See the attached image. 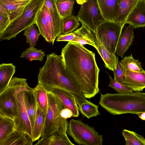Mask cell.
Here are the masks:
<instances>
[{
  "instance_id": "14",
  "label": "cell",
  "mask_w": 145,
  "mask_h": 145,
  "mask_svg": "<svg viewBox=\"0 0 145 145\" xmlns=\"http://www.w3.org/2000/svg\"><path fill=\"white\" fill-rule=\"evenodd\" d=\"M30 1L24 0H0V5L7 12L10 22L22 12Z\"/></svg>"
},
{
  "instance_id": "6",
  "label": "cell",
  "mask_w": 145,
  "mask_h": 145,
  "mask_svg": "<svg viewBox=\"0 0 145 145\" xmlns=\"http://www.w3.org/2000/svg\"><path fill=\"white\" fill-rule=\"evenodd\" d=\"M26 78L14 77L5 89L0 93V115L14 120L18 114L17 105L15 94Z\"/></svg>"
},
{
  "instance_id": "34",
  "label": "cell",
  "mask_w": 145,
  "mask_h": 145,
  "mask_svg": "<svg viewBox=\"0 0 145 145\" xmlns=\"http://www.w3.org/2000/svg\"><path fill=\"white\" fill-rule=\"evenodd\" d=\"M80 25L76 17L72 15L63 19L62 34L65 35L72 32Z\"/></svg>"
},
{
  "instance_id": "4",
  "label": "cell",
  "mask_w": 145,
  "mask_h": 145,
  "mask_svg": "<svg viewBox=\"0 0 145 145\" xmlns=\"http://www.w3.org/2000/svg\"><path fill=\"white\" fill-rule=\"evenodd\" d=\"M44 1L45 0H31L20 15L11 21L6 29L0 33V40H8L14 38L22 31L35 24L37 14Z\"/></svg>"
},
{
  "instance_id": "9",
  "label": "cell",
  "mask_w": 145,
  "mask_h": 145,
  "mask_svg": "<svg viewBox=\"0 0 145 145\" xmlns=\"http://www.w3.org/2000/svg\"><path fill=\"white\" fill-rule=\"evenodd\" d=\"M29 87L26 81L18 88L16 93L15 96L17 103L18 114L13 120L16 129L27 133L32 138V128L24 99V90Z\"/></svg>"
},
{
  "instance_id": "41",
  "label": "cell",
  "mask_w": 145,
  "mask_h": 145,
  "mask_svg": "<svg viewBox=\"0 0 145 145\" xmlns=\"http://www.w3.org/2000/svg\"><path fill=\"white\" fill-rule=\"evenodd\" d=\"M60 115L62 118L67 119L72 116L73 114L70 110L65 108L61 111Z\"/></svg>"
},
{
  "instance_id": "2",
  "label": "cell",
  "mask_w": 145,
  "mask_h": 145,
  "mask_svg": "<svg viewBox=\"0 0 145 145\" xmlns=\"http://www.w3.org/2000/svg\"><path fill=\"white\" fill-rule=\"evenodd\" d=\"M37 77L38 84L47 91L55 89L64 90L75 98L78 105L87 100L69 76L61 55L55 52L47 54L44 65L39 69Z\"/></svg>"
},
{
  "instance_id": "18",
  "label": "cell",
  "mask_w": 145,
  "mask_h": 145,
  "mask_svg": "<svg viewBox=\"0 0 145 145\" xmlns=\"http://www.w3.org/2000/svg\"><path fill=\"white\" fill-rule=\"evenodd\" d=\"M24 99L25 107L32 129L36 113L37 105L34 88L29 87L24 90Z\"/></svg>"
},
{
  "instance_id": "35",
  "label": "cell",
  "mask_w": 145,
  "mask_h": 145,
  "mask_svg": "<svg viewBox=\"0 0 145 145\" xmlns=\"http://www.w3.org/2000/svg\"><path fill=\"white\" fill-rule=\"evenodd\" d=\"M121 66L129 70L138 72L144 71L141 66V63L138 60H135L132 54L130 56H125L120 62Z\"/></svg>"
},
{
  "instance_id": "10",
  "label": "cell",
  "mask_w": 145,
  "mask_h": 145,
  "mask_svg": "<svg viewBox=\"0 0 145 145\" xmlns=\"http://www.w3.org/2000/svg\"><path fill=\"white\" fill-rule=\"evenodd\" d=\"M56 41L77 43L83 45L88 44L97 49L95 37L91 31L83 24L80 28L72 32L61 34L57 37Z\"/></svg>"
},
{
  "instance_id": "31",
  "label": "cell",
  "mask_w": 145,
  "mask_h": 145,
  "mask_svg": "<svg viewBox=\"0 0 145 145\" xmlns=\"http://www.w3.org/2000/svg\"><path fill=\"white\" fill-rule=\"evenodd\" d=\"M59 13L63 19L72 15L74 1L73 0H56Z\"/></svg>"
},
{
  "instance_id": "28",
  "label": "cell",
  "mask_w": 145,
  "mask_h": 145,
  "mask_svg": "<svg viewBox=\"0 0 145 145\" xmlns=\"http://www.w3.org/2000/svg\"><path fill=\"white\" fill-rule=\"evenodd\" d=\"M34 90L37 104L46 115L48 107L47 91L42 85L38 84L34 88Z\"/></svg>"
},
{
  "instance_id": "32",
  "label": "cell",
  "mask_w": 145,
  "mask_h": 145,
  "mask_svg": "<svg viewBox=\"0 0 145 145\" xmlns=\"http://www.w3.org/2000/svg\"><path fill=\"white\" fill-rule=\"evenodd\" d=\"M122 134L126 145H145V139L141 135L126 129L123 130Z\"/></svg>"
},
{
  "instance_id": "27",
  "label": "cell",
  "mask_w": 145,
  "mask_h": 145,
  "mask_svg": "<svg viewBox=\"0 0 145 145\" xmlns=\"http://www.w3.org/2000/svg\"><path fill=\"white\" fill-rule=\"evenodd\" d=\"M13 120L0 115V143L15 129Z\"/></svg>"
},
{
  "instance_id": "24",
  "label": "cell",
  "mask_w": 145,
  "mask_h": 145,
  "mask_svg": "<svg viewBox=\"0 0 145 145\" xmlns=\"http://www.w3.org/2000/svg\"><path fill=\"white\" fill-rule=\"evenodd\" d=\"M16 72V67L12 63L0 65V93L6 88Z\"/></svg>"
},
{
  "instance_id": "36",
  "label": "cell",
  "mask_w": 145,
  "mask_h": 145,
  "mask_svg": "<svg viewBox=\"0 0 145 145\" xmlns=\"http://www.w3.org/2000/svg\"><path fill=\"white\" fill-rule=\"evenodd\" d=\"M35 24H33L26 29L24 33L26 37V42L29 44L30 47L35 46L40 35Z\"/></svg>"
},
{
  "instance_id": "45",
  "label": "cell",
  "mask_w": 145,
  "mask_h": 145,
  "mask_svg": "<svg viewBox=\"0 0 145 145\" xmlns=\"http://www.w3.org/2000/svg\"><path fill=\"white\" fill-rule=\"evenodd\" d=\"M28 0V1H30L31 0Z\"/></svg>"
},
{
  "instance_id": "19",
  "label": "cell",
  "mask_w": 145,
  "mask_h": 145,
  "mask_svg": "<svg viewBox=\"0 0 145 145\" xmlns=\"http://www.w3.org/2000/svg\"><path fill=\"white\" fill-rule=\"evenodd\" d=\"M52 91L58 96L63 106L71 111L72 117H78L79 115V107L75 98L70 93L63 89H55Z\"/></svg>"
},
{
  "instance_id": "23",
  "label": "cell",
  "mask_w": 145,
  "mask_h": 145,
  "mask_svg": "<svg viewBox=\"0 0 145 145\" xmlns=\"http://www.w3.org/2000/svg\"><path fill=\"white\" fill-rule=\"evenodd\" d=\"M95 40L96 50L104 61L106 68L114 71L116 69L118 57L115 54L109 51L101 42Z\"/></svg>"
},
{
  "instance_id": "46",
  "label": "cell",
  "mask_w": 145,
  "mask_h": 145,
  "mask_svg": "<svg viewBox=\"0 0 145 145\" xmlns=\"http://www.w3.org/2000/svg\"><path fill=\"white\" fill-rule=\"evenodd\" d=\"M144 0V1H145V0Z\"/></svg>"
},
{
  "instance_id": "29",
  "label": "cell",
  "mask_w": 145,
  "mask_h": 145,
  "mask_svg": "<svg viewBox=\"0 0 145 145\" xmlns=\"http://www.w3.org/2000/svg\"><path fill=\"white\" fill-rule=\"evenodd\" d=\"M57 130V129L54 121L53 112L51 109L48 106L47 112L46 115L44 123L41 138L48 136Z\"/></svg>"
},
{
  "instance_id": "15",
  "label": "cell",
  "mask_w": 145,
  "mask_h": 145,
  "mask_svg": "<svg viewBox=\"0 0 145 145\" xmlns=\"http://www.w3.org/2000/svg\"><path fill=\"white\" fill-rule=\"evenodd\" d=\"M134 37L133 28L130 25L126 26L118 41L116 54L122 58L124 53L132 45Z\"/></svg>"
},
{
  "instance_id": "12",
  "label": "cell",
  "mask_w": 145,
  "mask_h": 145,
  "mask_svg": "<svg viewBox=\"0 0 145 145\" xmlns=\"http://www.w3.org/2000/svg\"><path fill=\"white\" fill-rule=\"evenodd\" d=\"M121 67L123 74V85L135 91H142L145 88V71L136 72Z\"/></svg>"
},
{
  "instance_id": "44",
  "label": "cell",
  "mask_w": 145,
  "mask_h": 145,
  "mask_svg": "<svg viewBox=\"0 0 145 145\" xmlns=\"http://www.w3.org/2000/svg\"><path fill=\"white\" fill-rule=\"evenodd\" d=\"M77 3L80 4L81 5L86 2L88 0H76Z\"/></svg>"
},
{
  "instance_id": "21",
  "label": "cell",
  "mask_w": 145,
  "mask_h": 145,
  "mask_svg": "<svg viewBox=\"0 0 145 145\" xmlns=\"http://www.w3.org/2000/svg\"><path fill=\"white\" fill-rule=\"evenodd\" d=\"M56 0H45L44 4L48 8L53 22L56 39L62 32L63 19L57 8Z\"/></svg>"
},
{
  "instance_id": "38",
  "label": "cell",
  "mask_w": 145,
  "mask_h": 145,
  "mask_svg": "<svg viewBox=\"0 0 145 145\" xmlns=\"http://www.w3.org/2000/svg\"><path fill=\"white\" fill-rule=\"evenodd\" d=\"M41 9L45 17L48 24L50 34L51 35L53 45L56 39L55 37L54 30L52 20L47 7L44 4Z\"/></svg>"
},
{
  "instance_id": "37",
  "label": "cell",
  "mask_w": 145,
  "mask_h": 145,
  "mask_svg": "<svg viewBox=\"0 0 145 145\" xmlns=\"http://www.w3.org/2000/svg\"><path fill=\"white\" fill-rule=\"evenodd\" d=\"M110 79V83L108 86L117 92L118 93H123L133 92L131 89L115 81L108 73Z\"/></svg>"
},
{
  "instance_id": "26",
  "label": "cell",
  "mask_w": 145,
  "mask_h": 145,
  "mask_svg": "<svg viewBox=\"0 0 145 145\" xmlns=\"http://www.w3.org/2000/svg\"><path fill=\"white\" fill-rule=\"evenodd\" d=\"M35 24L38 27L40 35L46 42L53 44L52 38L48 24L41 9L37 14Z\"/></svg>"
},
{
  "instance_id": "25",
  "label": "cell",
  "mask_w": 145,
  "mask_h": 145,
  "mask_svg": "<svg viewBox=\"0 0 145 145\" xmlns=\"http://www.w3.org/2000/svg\"><path fill=\"white\" fill-rule=\"evenodd\" d=\"M46 115L37 104L36 113L32 129V138L34 142L41 137Z\"/></svg>"
},
{
  "instance_id": "43",
  "label": "cell",
  "mask_w": 145,
  "mask_h": 145,
  "mask_svg": "<svg viewBox=\"0 0 145 145\" xmlns=\"http://www.w3.org/2000/svg\"><path fill=\"white\" fill-rule=\"evenodd\" d=\"M137 115L142 120H145V112L140 113H138Z\"/></svg>"
},
{
  "instance_id": "11",
  "label": "cell",
  "mask_w": 145,
  "mask_h": 145,
  "mask_svg": "<svg viewBox=\"0 0 145 145\" xmlns=\"http://www.w3.org/2000/svg\"><path fill=\"white\" fill-rule=\"evenodd\" d=\"M48 106L52 110L54 123L57 130L61 133L67 134L69 123L67 119L62 118L60 112L63 108L59 99L53 91H47Z\"/></svg>"
},
{
  "instance_id": "20",
  "label": "cell",
  "mask_w": 145,
  "mask_h": 145,
  "mask_svg": "<svg viewBox=\"0 0 145 145\" xmlns=\"http://www.w3.org/2000/svg\"><path fill=\"white\" fill-rule=\"evenodd\" d=\"M69 138L67 134L61 133L57 130L50 135L41 138L35 145H74Z\"/></svg>"
},
{
  "instance_id": "16",
  "label": "cell",
  "mask_w": 145,
  "mask_h": 145,
  "mask_svg": "<svg viewBox=\"0 0 145 145\" xmlns=\"http://www.w3.org/2000/svg\"><path fill=\"white\" fill-rule=\"evenodd\" d=\"M34 142L29 134L15 129L0 145H32Z\"/></svg>"
},
{
  "instance_id": "30",
  "label": "cell",
  "mask_w": 145,
  "mask_h": 145,
  "mask_svg": "<svg viewBox=\"0 0 145 145\" xmlns=\"http://www.w3.org/2000/svg\"><path fill=\"white\" fill-rule=\"evenodd\" d=\"M79 110L82 114L88 119L100 115L99 106L87 100L79 105Z\"/></svg>"
},
{
  "instance_id": "5",
  "label": "cell",
  "mask_w": 145,
  "mask_h": 145,
  "mask_svg": "<svg viewBox=\"0 0 145 145\" xmlns=\"http://www.w3.org/2000/svg\"><path fill=\"white\" fill-rule=\"evenodd\" d=\"M67 133L79 144L102 145L103 136L99 135L93 127L79 120L71 119L70 121Z\"/></svg>"
},
{
  "instance_id": "22",
  "label": "cell",
  "mask_w": 145,
  "mask_h": 145,
  "mask_svg": "<svg viewBox=\"0 0 145 145\" xmlns=\"http://www.w3.org/2000/svg\"><path fill=\"white\" fill-rule=\"evenodd\" d=\"M138 0H118L119 9L113 22L124 25L126 19Z\"/></svg>"
},
{
  "instance_id": "33",
  "label": "cell",
  "mask_w": 145,
  "mask_h": 145,
  "mask_svg": "<svg viewBox=\"0 0 145 145\" xmlns=\"http://www.w3.org/2000/svg\"><path fill=\"white\" fill-rule=\"evenodd\" d=\"M45 55V52L43 51L42 50L38 49L35 47H29L21 53L20 57L25 58L30 61L36 60L42 62Z\"/></svg>"
},
{
  "instance_id": "8",
  "label": "cell",
  "mask_w": 145,
  "mask_h": 145,
  "mask_svg": "<svg viewBox=\"0 0 145 145\" xmlns=\"http://www.w3.org/2000/svg\"><path fill=\"white\" fill-rule=\"evenodd\" d=\"M77 19L95 34L97 28L104 19L97 0H88L81 5Z\"/></svg>"
},
{
  "instance_id": "40",
  "label": "cell",
  "mask_w": 145,
  "mask_h": 145,
  "mask_svg": "<svg viewBox=\"0 0 145 145\" xmlns=\"http://www.w3.org/2000/svg\"><path fill=\"white\" fill-rule=\"evenodd\" d=\"M10 22V21L8 17L0 15V33L6 29Z\"/></svg>"
},
{
  "instance_id": "17",
  "label": "cell",
  "mask_w": 145,
  "mask_h": 145,
  "mask_svg": "<svg viewBox=\"0 0 145 145\" xmlns=\"http://www.w3.org/2000/svg\"><path fill=\"white\" fill-rule=\"evenodd\" d=\"M105 20L114 21L118 10V0H97Z\"/></svg>"
},
{
  "instance_id": "39",
  "label": "cell",
  "mask_w": 145,
  "mask_h": 145,
  "mask_svg": "<svg viewBox=\"0 0 145 145\" xmlns=\"http://www.w3.org/2000/svg\"><path fill=\"white\" fill-rule=\"evenodd\" d=\"M113 71L114 80L118 82L123 84V74L121 68L120 62L118 59L116 69Z\"/></svg>"
},
{
  "instance_id": "3",
  "label": "cell",
  "mask_w": 145,
  "mask_h": 145,
  "mask_svg": "<svg viewBox=\"0 0 145 145\" xmlns=\"http://www.w3.org/2000/svg\"><path fill=\"white\" fill-rule=\"evenodd\" d=\"M101 95L99 105L113 115L145 112V93L135 91Z\"/></svg>"
},
{
  "instance_id": "1",
  "label": "cell",
  "mask_w": 145,
  "mask_h": 145,
  "mask_svg": "<svg viewBox=\"0 0 145 145\" xmlns=\"http://www.w3.org/2000/svg\"><path fill=\"white\" fill-rule=\"evenodd\" d=\"M62 55L70 79L86 98L91 99L99 92V69L95 53L77 43L68 42Z\"/></svg>"
},
{
  "instance_id": "7",
  "label": "cell",
  "mask_w": 145,
  "mask_h": 145,
  "mask_svg": "<svg viewBox=\"0 0 145 145\" xmlns=\"http://www.w3.org/2000/svg\"><path fill=\"white\" fill-rule=\"evenodd\" d=\"M124 26L118 23L105 20L97 28L95 34V39L101 42L109 51L115 54Z\"/></svg>"
},
{
  "instance_id": "42",
  "label": "cell",
  "mask_w": 145,
  "mask_h": 145,
  "mask_svg": "<svg viewBox=\"0 0 145 145\" xmlns=\"http://www.w3.org/2000/svg\"><path fill=\"white\" fill-rule=\"evenodd\" d=\"M0 15L3 16L8 17V13L5 9L3 7L0 5Z\"/></svg>"
},
{
  "instance_id": "13",
  "label": "cell",
  "mask_w": 145,
  "mask_h": 145,
  "mask_svg": "<svg viewBox=\"0 0 145 145\" xmlns=\"http://www.w3.org/2000/svg\"><path fill=\"white\" fill-rule=\"evenodd\" d=\"M125 24L131 25L133 29L145 27V1L138 0L128 15Z\"/></svg>"
}]
</instances>
